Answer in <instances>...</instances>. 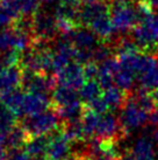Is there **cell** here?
Listing matches in <instances>:
<instances>
[{"label": "cell", "mask_w": 158, "mask_h": 160, "mask_svg": "<svg viewBox=\"0 0 158 160\" xmlns=\"http://www.w3.org/2000/svg\"><path fill=\"white\" fill-rule=\"evenodd\" d=\"M29 134L27 131L21 126H15L13 130L9 131V133L5 138V145L8 146L11 150L12 148H18V147L25 146L27 142L29 140Z\"/></svg>", "instance_id": "44dd1931"}, {"label": "cell", "mask_w": 158, "mask_h": 160, "mask_svg": "<svg viewBox=\"0 0 158 160\" xmlns=\"http://www.w3.org/2000/svg\"><path fill=\"white\" fill-rule=\"evenodd\" d=\"M84 72L86 76V80H95L98 77V72H99V67L94 63V61L86 63L84 66Z\"/></svg>", "instance_id": "d4e9b609"}, {"label": "cell", "mask_w": 158, "mask_h": 160, "mask_svg": "<svg viewBox=\"0 0 158 160\" xmlns=\"http://www.w3.org/2000/svg\"><path fill=\"white\" fill-rule=\"evenodd\" d=\"M110 7L106 4V1L102 0H95L92 2L84 4L83 7L78 11V19L77 21L80 25L88 26L94 19L99 18L100 15L106 13H109Z\"/></svg>", "instance_id": "7c38bea8"}, {"label": "cell", "mask_w": 158, "mask_h": 160, "mask_svg": "<svg viewBox=\"0 0 158 160\" xmlns=\"http://www.w3.org/2000/svg\"><path fill=\"white\" fill-rule=\"evenodd\" d=\"M102 98L107 103L108 108L115 110V109H121L123 107L128 96L124 93V90L118 88V85H112V87L104 89Z\"/></svg>", "instance_id": "2e32d148"}, {"label": "cell", "mask_w": 158, "mask_h": 160, "mask_svg": "<svg viewBox=\"0 0 158 160\" xmlns=\"http://www.w3.org/2000/svg\"><path fill=\"white\" fill-rule=\"evenodd\" d=\"M87 27L99 39L105 41L109 40L115 33L114 26H113L112 19H110V12L102 14L99 18L94 19Z\"/></svg>", "instance_id": "5bb4252c"}, {"label": "cell", "mask_w": 158, "mask_h": 160, "mask_svg": "<svg viewBox=\"0 0 158 160\" xmlns=\"http://www.w3.org/2000/svg\"><path fill=\"white\" fill-rule=\"evenodd\" d=\"M22 74H23V70L18 64L1 68L0 69V92L18 89L22 84Z\"/></svg>", "instance_id": "4fadbf2b"}, {"label": "cell", "mask_w": 158, "mask_h": 160, "mask_svg": "<svg viewBox=\"0 0 158 160\" xmlns=\"http://www.w3.org/2000/svg\"><path fill=\"white\" fill-rule=\"evenodd\" d=\"M81 98L79 93L76 91V89L67 88V87H62L59 85L58 88L53 90V108H62L72 104L75 102H78Z\"/></svg>", "instance_id": "9a60e30c"}, {"label": "cell", "mask_w": 158, "mask_h": 160, "mask_svg": "<svg viewBox=\"0 0 158 160\" xmlns=\"http://www.w3.org/2000/svg\"><path fill=\"white\" fill-rule=\"evenodd\" d=\"M94 137L104 142H118V140H122L123 138L127 137V134L121 125L120 118L113 113H105L101 115Z\"/></svg>", "instance_id": "8992f818"}, {"label": "cell", "mask_w": 158, "mask_h": 160, "mask_svg": "<svg viewBox=\"0 0 158 160\" xmlns=\"http://www.w3.org/2000/svg\"><path fill=\"white\" fill-rule=\"evenodd\" d=\"M51 107H53V102L49 99L47 93L27 91L23 93L21 108H20V117L36 115L48 110Z\"/></svg>", "instance_id": "30bf717a"}, {"label": "cell", "mask_w": 158, "mask_h": 160, "mask_svg": "<svg viewBox=\"0 0 158 160\" xmlns=\"http://www.w3.org/2000/svg\"><path fill=\"white\" fill-rule=\"evenodd\" d=\"M0 160H8V153L5 151V140L0 137Z\"/></svg>", "instance_id": "4316f807"}, {"label": "cell", "mask_w": 158, "mask_h": 160, "mask_svg": "<svg viewBox=\"0 0 158 160\" xmlns=\"http://www.w3.org/2000/svg\"><path fill=\"white\" fill-rule=\"evenodd\" d=\"M72 140L63 131L62 126L50 134V142L47 156L49 160H64L70 154Z\"/></svg>", "instance_id": "8fae6325"}, {"label": "cell", "mask_w": 158, "mask_h": 160, "mask_svg": "<svg viewBox=\"0 0 158 160\" xmlns=\"http://www.w3.org/2000/svg\"><path fill=\"white\" fill-rule=\"evenodd\" d=\"M35 160H49V159H43V158H41V157H39L37 159H35Z\"/></svg>", "instance_id": "1f68e13d"}, {"label": "cell", "mask_w": 158, "mask_h": 160, "mask_svg": "<svg viewBox=\"0 0 158 160\" xmlns=\"http://www.w3.org/2000/svg\"><path fill=\"white\" fill-rule=\"evenodd\" d=\"M148 122L151 126H157L158 128V107L150 111V115L148 116Z\"/></svg>", "instance_id": "484cf974"}, {"label": "cell", "mask_w": 158, "mask_h": 160, "mask_svg": "<svg viewBox=\"0 0 158 160\" xmlns=\"http://www.w3.org/2000/svg\"><path fill=\"white\" fill-rule=\"evenodd\" d=\"M31 32L34 40L47 41L53 39L58 33L56 17L44 11H37L31 19Z\"/></svg>", "instance_id": "52a82bcc"}, {"label": "cell", "mask_w": 158, "mask_h": 160, "mask_svg": "<svg viewBox=\"0 0 158 160\" xmlns=\"http://www.w3.org/2000/svg\"><path fill=\"white\" fill-rule=\"evenodd\" d=\"M42 1H44L45 4H53V2L57 1V0H42Z\"/></svg>", "instance_id": "4dcf8cb0"}, {"label": "cell", "mask_w": 158, "mask_h": 160, "mask_svg": "<svg viewBox=\"0 0 158 160\" xmlns=\"http://www.w3.org/2000/svg\"><path fill=\"white\" fill-rule=\"evenodd\" d=\"M33 33L21 26L4 28L0 31V53L16 52L25 53L34 43Z\"/></svg>", "instance_id": "7a4b0ae2"}, {"label": "cell", "mask_w": 158, "mask_h": 160, "mask_svg": "<svg viewBox=\"0 0 158 160\" xmlns=\"http://www.w3.org/2000/svg\"><path fill=\"white\" fill-rule=\"evenodd\" d=\"M8 160H31V156L26 148L18 147L11 150L8 153Z\"/></svg>", "instance_id": "cb8c5ba5"}, {"label": "cell", "mask_w": 158, "mask_h": 160, "mask_svg": "<svg viewBox=\"0 0 158 160\" xmlns=\"http://www.w3.org/2000/svg\"><path fill=\"white\" fill-rule=\"evenodd\" d=\"M110 19L115 32L126 33L138 23L136 6L130 0H110Z\"/></svg>", "instance_id": "3957f363"}, {"label": "cell", "mask_w": 158, "mask_h": 160, "mask_svg": "<svg viewBox=\"0 0 158 160\" xmlns=\"http://www.w3.org/2000/svg\"><path fill=\"white\" fill-rule=\"evenodd\" d=\"M101 115L102 113H98V112L84 107L83 113L80 116V118H81V123H83L85 139H92L94 137Z\"/></svg>", "instance_id": "e0dca14e"}, {"label": "cell", "mask_w": 158, "mask_h": 160, "mask_svg": "<svg viewBox=\"0 0 158 160\" xmlns=\"http://www.w3.org/2000/svg\"><path fill=\"white\" fill-rule=\"evenodd\" d=\"M102 1H108V0H102Z\"/></svg>", "instance_id": "d6a6232c"}, {"label": "cell", "mask_w": 158, "mask_h": 160, "mask_svg": "<svg viewBox=\"0 0 158 160\" xmlns=\"http://www.w3.org/2000/svg\"><path fill=\"white\" fill-rule=\"evenodd\" d=\"M151 97H152V99H154L155 104L158 107V88L157 89H155L152 92H151Z\"/></svg>", "instance_id": "83f0119b"}, {"label": "cell", "mask_w": 158, "mask_h": 160, "mask_svg": "<svg viewBox=\"0 0 158 160\" xmlns=\"http://www.w3.org/2000/svg\"><path fill=\"white\" fill-rule=\"evenodd\" d=\"M71 2H73V4H80V2H83V4H87V2H92V1H95V0H69Z\"/></svg>", "instance_id": "f1b7e54d"}, {"label": "cell", "mask_w": 158, "mask_h": 160, "mask_svg": "<svg viewBox=\"0 0 158 160\" xmlns=\"http://www.w3.org/2000/svg\"><path fill=\"white\" fill-rule=\"evenodd\" d=\"M101 89L102 88L98 80H87V82H85L83 87L80 88L79 96L84 102L87 103L94 98L99 97L101 95Z\"/></svg>", "instance_id": "7402d4cb"}, {"label": "cell", "mask_w": 158, "mask_h": 160, "mask_svg": "<svg viewBox=\"0 0 158 160\" xmlns=\"http://www.w3.org/2000/svg\"><path fill=\"white\" fill-rule=\"evenodd\" d=\"M84 107L90 109V110H93V111L98 112V113H104V112L108 109L107 103L105 102V99L101 97V96L94 98V99H92V101H90V102H87V103H85Z\"/></svg>", "instance_id": "603a6c76"}, {"label": "cell", "mask_w": 158, "mask_h": 160, "mask_svg": "<svg viewBox=\"0 0 158 160\" xmlns=\"http://www.w3.org/2000/svg\"><path fill=\"white\" fill-rule=\"evenodd\" d=\"M118 118L124 132L128 136L132 130L138 129L148 122V111L141 108L129 95L126 103L121 108V115Z\"/></svg>", "instance_id": "5b68a950"}, {"label": "cell", "mask_w": 158, "mask_h": 160, "mask_svg": "<svg viewBox=\"0 0 158 160\" xmlns=\"http://www.w3.org/2000/svg\"><path fill=\"white\" fill-rule=\"evenodd\" d=\"M49 142H50V136L31 137L25 145V148L31 157H42L48 152Z\"/></svg>", "instance_id": "ffe728a7"}, {"label": "cell", "mask_w": 158, "mask_h": 160, "mask_svg": "<svg viewBox=\"0 0 158 160\" xmlns=\"http://www.w3.org/2000/svg\"><path fill=\"white\" fill-rule=\"evenodd\" d=\"M132 40L143 50L151 49L158 45V13H150L141 19L134 27Z\"/></svg>", "instance_id": "277c9868"}, {"label": "cell", "mask_w": 158, "mask_h": 160, "mask_svg": "<svg viewBox=\"0 0 158 160\" xmlns=\"http://www.w3.org/2000/svg\"><path fill=\"white\" fill-rule=\"evenodd\" d=\"M152 139H154V142L158 146V128L154 131V133H152Z\"/></svg>", "instance_id": "f546056e"}, {"label": "cell", "mask_w": 158, "mask_h": 160, "mask_svg": "<svg viewBox=\"0 0 158 160\" xmlns=\"http://www.w3.org/2000/svg\"><path fill=\"white\" fill-rule=\"evenodd\" d=\"M61 126V117L53 107L36 115L27 116L22 120V128L26 130L30 138L51 134Z\"/></svg>", "instance_id": "6da1fadb"}, {"label": "cell", "mask_w": 158, "mask_h": 160, "mask_svg": "<svg viewBox=\"0 0 158 160\" xmlns=\"http://www.w3.org/2000/svg\"><path fill=\"white\" fill-rule=\"evenodd\" d=\"M56 75V81L62 87H67L72 89H80L83 84L86 82V76L84 72V67L81 63L71 62L64 67L62 70L55 74Z\"/></svg>", "instance_id": "9c48e42d"}, {"label": "cell", "mask_w": 158, "mask_h": 160, "mask_svg": "<svg viewBox=\"0 0 158 160\" xmlns=\"http://www.w3.org/2000/svg\"><path fill=\"white\" fill-rule=\"evenodd\" d=\"M18 116L4 103H0V137L5 140L11 130L16 126Z\"/></svg>", "instance_id": "ac0fdd59"}, {"label": "cell", "mask_w": 158, "mask_h": 160, "mask_svg": "<svg viewBox=\"0 0 158 160\" xmlns=\"http://www.w3.org/2000/svg\"><path fill=\"white\" fill-rule=\"evenodd\" d=\"M56 83L57 81L55 78V76L47 75L44 72H33L29 70H23V74H22L21 85L26 91L47 93L50 90H53Z\"/></svg>", "instance_id": "ba28073f"}, {"label": "cell", "mask_w": 158, "mask_h": 160, "mask_svg": "<svg viewBox=\"0 0 158 160\" xmlns=\"http://www.w3.org/2000/svg\"><path fill=\"white\" fill-rule=\"evenodd\" d=\"M140 88L138 89L144 91H154L158 88V58L157 61L151 66L146 71H144L138 77Z\"/></svg>", "instance_id": "d6986e66"}]
</instances>
